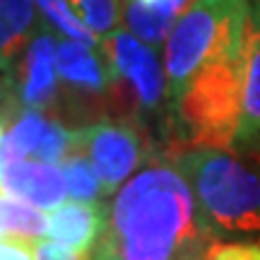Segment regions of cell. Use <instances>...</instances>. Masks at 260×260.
Here are the masks:
<instances>
[{
	"mask_svg": "<svg viewBox=\"0 0 260 260\" xmlns=\"http://www.w3.org/2000/svg\"><path fill=\"white\" fill-rule=\"evenodd\" d=\"M73 130V149L89 157L106 195H113L152 154H157L147 130L130 118H99Z\"/></svg>",
	"mask_w": 260,
	"mask_h": 260,
	"instance_id": "8992f818",
	"label": "cell"
},
{
	"mask_svg": "<svg viewBox=\"0 0 260 260\" xmlns=\"http://www.w3.org/2000/svg\"><path fill=\"white\" fill-rule=\"evenodd\" d=\"M37 260H92V253L75 251L56 241H44L37 246Z\"/></svg>",
	"mask_w": 260,
	"mask_h": 260,
	"instance_id": "ffe728a7",
	"label": "cell"
},
{
	"mask_svg": "<svg viewBox=\"0 0 260 260\" xmlns=\"http://www.w3.org/2000/svg\"><path fill=\"white\" fill-rule=\"evenodd\" d=\"M234 152L260 161V0H251L243 27V92L241 118Z\"/></svg>",
	"mask_w": 260,
	"mask_h": 260,
	"instance_id": "ba28073f",
	"label": "cell"
},
{
	"mask_svg": "<svg viewBox=\"0 0 260 260\" xmlns=\"http://www.w3.org/2000/svg\"><path fill=\"white\" fill-rule=\"evenodd\" d=\"M212 243L176 157L157 152L113 193L92 260H181Z\"/></svg>",
	"mask_w": 260,
	"mask_h": 260,
	"instance_id": "6da1fadb",
	"label": "cell"
},
{
	"mask_svg": "<svg viewBox=\"0 0 260 260\" xmlns=\"http://www.w3.org/2000/svg\"><path fill=\"white\" fill-rule=\"evenodd\" d=\"M174 157L193 186L212 241L260 243L258 159L217 147H190Z\"/></svg>",
	"mask_w": 260,
	"mask_h": 260,
	"instance_id": "7a4b0ae2",
	"label": "cell"
},
{
	"mask_svg": "<svg viewBox=\"0 0 260 260\" xmlns=\"http://www.w3.org/2000/svg\"><path fill=\"white\" fill-rule=\"evenodd\" d=\"M63 164V174L68 181V195L77 200V203H102V198L106 195L102 178L96 174L94 164L89 161L87 154L73 149L68 157L60 161Z\"/></svg>",
	"mask_w": 260,
	"mask_h": 260,
	"instance_id": "9a60e30c",
	"label": "cell"
},
{
	"mask_svg": "<svg viewBox=\"0 0 260 260\" xmlns=\"http://www.w3.org/2000/svg\"><path fill=\"white\" fill-rule=\"evenodd\" d=\"M193 3L195 0H125L123 22L130 34L157 48L167 44L176 22Z\"/></svg>",
	"mask_w": 260,
	"mask_h": 260,
	"instance_id": "7c38bea8",
	"label": "cell"
},
{
	"mask_svg": "<svg viewBox=\"0 0 260 260\" xmlns=\"http://www.w3.org/2000/svg\"><path fill=\"white\" fill-rule=\"evenodd\" d=\"M5 138V116L0 113V140Z\"/></svg>",
	"mask_w": 260,
	"mask_h": 260,
	"instance_id": "cb8c5ba5",
	"label": "cell"
},
{
	"mask_svg": "<svg viewBox=\"0 0 260 260\" xmlns=\"http://www.w3.org/2000/svg\"><path fill=\"white\" fill-rule=\"evenodd\" d=\"M109 207L104 203H63L51 214L48 236L51 241L75 248L82 253H94L99 239L106 232Z\"/></svg>",
	"mask_w": 260,
	"mask_h": 260,
	"instance_id": "8fae6325",
	"label": "cell"
},
{
	"mask_svg": "<svg viewBox=\"0 0 260 260\" xmlns=\"http://www.w3.org/2000/svg\"><path fill=\"white\" fill-rule=\"evenodd\" d=\"M102 53L111 65V94L121 106L123 118L147 130V123L157 121L164 106H169L167 70L157 48L116 27L102 39Z\"/></svg>",
	"mask_w": 260,
	"mask_h": 260,
	"instance_id": "5b68a950",
	"label": "cell"
},
{
	"mask_svg": "<svg viewBox=\"0 0 260 260\" xmlns=\"http://www.w3.org/2000/svg\"><path fill=\"white\" fill-rule=\"evenodd\" d=\"M207 260H260V243L214 241L207 248Z\"/></svg>",
	"mask_w": 260,
	"mask_h": 260,
	"instance_id": "d6986e66",
	"label": "cell"
},
{
	"mask_svg": "<svg viewBox=\"0 0 260 260\" xmlns=\"http://www.w3.org/2000/svg\"><path fill=\"white\" fill-rule=\"evenodd\" d=\"M0 193L24 200L39 210H58L65 203L68 181L63 169L56 164L22 159L0 171Z\"/></svg>",
	"mask_w": 260,
	"mask_h": 260,
	"instance_id": "9c48e42d",
	"label": "cell"
},
{
	"mask_svg": "<svg viewBox=\"0 0 260 260\" xmlns=\"http://www.w3.org/2000/svg\"><path fill=\"white\" fill-rule=\"evenodd\" d=\"M70 5L80 12L87 27L99 37L111 34L113 27H118V19H121L118 0H70Z\"/></svg>",
	"mask_w": 260,
	"mask_h": 260,
	"instance_id": "e0dca14e",
	"label": "cell"
},
{
	"mask_svg": "<svg viewBox=\"0 0 260 260\" xmlns=\"http://www.w3.org/2000/svg\"><path fill=\"white\" fill-rule=\"evenodd\" d=\"M34 0H0V56L22 53L39 31Z\"/></svg>",
	"mask_w": 260,
	"mask_h": 260,
	"instance_id": "4fadbf2b",
	"label": "cell"
},
{
	"mask_svg": "<svg viewBox=\"0 0 260 260\" xmlns=\"http://www.w3.org/2000/svg\"><path fill=\"white\" fill-rule=\"evenodd\" d=\"M37 8L41 10V15L58 34H63L65 39H73L77 44H84L89 48H96L99 44V34H94L87 27V22L82 17H77L73 12L70 0H34Z\"/></svg>",
	"mask_w": 260,
	"mask_h": 260,
	"instance_id": "2e32d148",
	"label": "cell"
},
{
	"mask_svg": "<svg viewBox=\"0 0 260 260\" xmlns=\"http://www.w3.org/2000/svg\"><path fill=\"white\" fill-rule=\"evenodd\" d=\"M75 147V130L65 128L60 121H51L46 135L39 145L34 157L39 161H48V164H60Z\"/></svg>",
	"mask_w": 260,
	"mask_h": 260,
	"instance_id": "ac0fdd59",
	"label": "cell"
},
{
	"mask_svg": "<svg viewBox=\"0 0 260 260\" xmlns=\"http://www.w3.org/2000/svg\"><path fill=\"white\" fill-rule=\"evenodd\" d=\"M181 260H207V251H198V253H190V255H186V258Z\"/></svg>",
	"mask_w": 260,
	"mask_h": 260,
	"instance_id": "7402d4cb",
	"label": "cell"
},
{
	"mask_svg": "<svg viewBox=\"0 0 260 260\" xmlns=\"http://www.w3.org/2000/svg\"><path fill=\"white\" fill-rule=\"evenodd\" d=\"M243 39L205 63L169 106V125L190 147L232 149L241 118Z\"/></svg>",
	"mask_w": 260,
	"mask_h": 260,
	"instance_id": "3957f363",
	"label": "cell"
},
{
	"mask_svg": "<svg viewBox=\"0 0 260 260\" xmlns=\"http://www.w3.org/2000/svg\"><path fill=\"white\" fill-rule=\"evenodd\" d=\"M10 65H12V60L5 56H0V73H10Z\"/></svg>",
	"mask_w": 260,
	"mask_h": 260,
	"instance_id": "603a6c76",
	"label": "cell"
},
{
	"mask_svg": "<svg viewBox=\"0 0 260 260\" xmlns=\"http://www.w3.org/2000/svg\"><path fill=\"white\" fill-rule=\"evenodd\" d=\"M56 39L48 29L39 27L34 39L22 51L17 70L10 73L12 92L22 109L46 111L58 99V63H56Z\"/></svg>",
	"mask_w": 260,
	"mask_h": 260,
	"instance_id": "52a82bcc",
	"label": "cell"
},
{
	"mask_svg": "<svg viewBox=\"0 0 260 260\" xmlns=\"http://www.w3.org/2000/svg\"><path fill=\"white\" fill-rule=\"evenodd\" d=\"M0 260H37V246L24 239H0Z\"/></svg>",
	"mask_w": 260,
	"mask_h": 260,
	"instance_id": "44dd1931",
	"label": "cell"
},
{
	"mask_svg": "<svg viewBox=\"0 0 260 260\" xmlns=\"http://www.w3.org/2000/svg\"><path fill=\"white\" fill-rule=\"evenodd\" d=\"M58 75L73 94L80 96H106L111 94V65L102 48H89L73 39H60L56 44Z\"/></svg>",
	"mask_w": 260,
	"mask_h": 260,
	"instance_id": "30bf717a",
	"label": "cell"
},
{
	"mask_svg": "<svg viewBox=\"0 0 260 260\" xmlns=\"http://www.w3.org/2000/svg\"><path fill=\"white\" fill-rule=\"evenodd\" d=\"M51 217L46 210L17 200L12 195L0 193V239H24V241H41L48 236Z\"/></svg>",
	"mask_w": 260,
	"mask_h": 260,
	"instance_id": "5bb4252c",
	"label": "cell"
},
{
	"mask_svg": "<svg viewBox=\"0 0 260 260\" xmlns=\"http://www.w3.org/2000/svg\"><path fill=\"white\" fill-rule=\"evenodd\" d=\"M251 0H195L176 22L164 46L169 106L186 92L195 73L243 39Z\"/></svg>",
	"mask_w": 260,
	"mask_h": 260,
	"instance_id": "277c9868",
	"label": "cell"
}]
</instances>
